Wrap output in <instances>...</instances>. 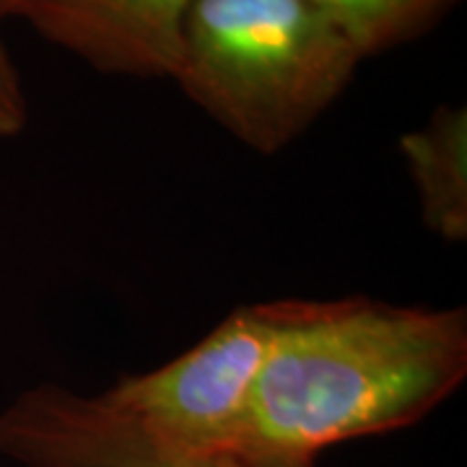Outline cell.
<instances>
[{
    "label": "cell",
    "instance_id": "277c9868",
    "mask_svg": "<svg viewBox=\"0 0 467 467\" xmlns=\"http://www.w3.org/2000/svg\"><path fill=\"white\" fill-rule=\"evenodd\" d=\"M0 457L21 467H254L232 454L153 450L60 384L32 387L0 408Z\"/></svg>",
    "mask_w": 467,
    "mask_h": 467
},
{
    "label": "cell",
    "instance_id": "52a82bcc",
    "mask_svg": "<svg viewBox=\"0 0 467 467\" xmlns=\"http://www.w3.org/2000/svg\"><path fill=\"white\" fill-rule=\"evenodd\" d=\"M317 8L346 34L356 52L371 55L418 39L450 14L460 0H315Z\"/></svg>",
    "mask_w": 467,
    "mask_h": 467
},
{
    "label": "cell",
    "instance_id": "7a4b0ae2",
    "mask_svg": "<svg viewBox=\"0 0 467 467\" xmlns=\"http://www.w3.org/2000/svg\"><path fill=\"white\" fill-rule=\"evenodd\" d=\"M361 60L315 0H195L171 78L242 146L273 156L333 107Z\"/></svg>",
    "mask_w": 467,
    "mask_h": 467
},
{
    "label": "cell",
    "instance_id": "5b68a950",
    "mask_svg": "<svg viewBox=\"0 0 467 467\" xmlns=\"http://www.w3.org/2000/svg\"><path fill=\"white\" fill-rule=\"evenodd\" d=\"M195 0H34L26 18L52 45L107 76L171 78Z\"/></svg>",
    "mask_w": 467,
    "mask_h": 467
},
{
    "label": "cell",
    "instance_id": "9c48e42d",
    "mask_svg": "<svg viewBox=\"0 0 467 467\" xmlns=\"http://www.w3.org/2000/svg\"><path fill=\"white\" fill-rule=\"evenodd\" d=\"M34 0H0V18H8V16H24L26 14V8L32 5Z\"/></svg>",
    "mask_w": 467,
    "mask_h": 467
},
{
    "label": "cell",
    "instance_id": "8992f818",
    "mask_svg": "<svg viewBox=\"0 0 467 467\" xmlns=\"http://www.w3.org/2000/svg\"><path fill=\"white\" fill-rule=\"evenodd\" d=\"M405 169L426 229L444 242L467 239V109L441 104L400 138Z\"/></svg>",
    "mask_w": 467,
    "mask_h": 467
},
{
    "label": "cell",
    "instance_id": "6da1fadb",
    "mask_svg": "<svg viewBox=\"0 0 467 467\" xmlns=\"http://www.w3.org/2000/svg\"><path fill=\"white\" fill-rule=\"evenodd\" d=\"M465 377V309L368 296L278 299V322L229 454L254 467H317L330 447L416 426Z\"/></svg>",
    "mask_w": 467,
    "mask_h": 467
},
{
    "label": "cell",
    "instance_id": "ba28073f",
    "mask_svg": "<svg viewBox=\"0 0 467 467\" xmlns=\"http://www.w3.org/2000/svg\"><path fill=\"white\" fill-rule=\"evenodd\" d=\"M26 119L29 104L21 86V76L0 39V140L21 133L26 128Z\"/></svg>",
    "mask_w": 467,
    "mask_h": 467
},
{
    "label": "cell",
    "instance_id": "3957f363",
    "mask_svg": "<svg viewBox=\"0 0 467 467\" xmlns=\"http://www.w3.org/2000/svg\"><path fill=\"white\" fill-rule=\"evenodd\" d=\"M278 301L234 309L192 348L88 395L104 420L174 454H229L250 408Z\"/></svg>",
    "mask_w": 467,
    "mask_h": 467
}]
</instances>
